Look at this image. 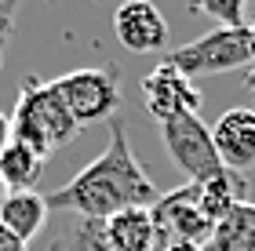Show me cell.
Here are the masks:
<instances>
[{
  "label": "cell",
  "instance_id": "obj_1",
  "mask_svg": "<svg viewBox=\"0 0 255 251\" xmlns=\"http://www.w3.org/2000/svg\"><path fill=\"white\" fill-rule=\"evenodd\" d=\"M160 197L153 178L142 171L138 157L128 142V128L121 113L110 120V142L88 167H80L73 178L48 193V211L77 215V219H95L106 222L110 215L128 211V208H153Z\"/></svg>",
  "mask_w": 255,
  "mask_h": 251
},
{
  "label": "cell",
  "instance_id": "obj_2",
  "mask_svg": "<svg viewBox=\"0 0 255 251\" xmlns=\"http://www.w3.org/2000/svg\"><path fill=\"white\" fill-rule=\"evenodd\" d=\"M7 124H11V139L29 146L44 161H48L59 146L73 142V135L80 131L77 120L69 117L62 95L55 91V81H40V77H26V81H22Z\"/></svg>",
  "mask_w": 255,
  "mask_h": 251
},
{
  "label": "cell",
  "instance_id": "obj_3",
  "mask_svg": "<svg viewBox=\"0 0 255 251\" xmlns=\"http://www.w3.org/2000/svg\"><path fill=\"white\" fill-rule=\"evenodd\" d=\"M179 73L193 77H212V73H230V70H252L255 66V26H234V29H212L182 48L168 51V59Z\"/></svg>",
  "mask_w": 255,
  "mask_h": 251
},
{
  "label": "cell",
  "instance_id": "obj_4",
  "mask_svg": "<svg viewBox=\"0 0 255 251\" xmlns=\"http://www.w3.org/2000/svg\"><path fill=\"white\" fill-rule=\"evenodd\" d=\"M55 91L62 95L69 117L77 120V128L113 120L121 113V73H117V66L73 70V73L55 81Z\"/></svg>",
  "mask_w": 255,
  "mask_h": 251
},
{
  "label": "cell",
  "instance_id": "obj_5",
  "mask_svg": "<svg viewBox=\"0 0 255 251\" xmlns=\"http://www.w3.org/2000/svg\"><path fill=\"white\" fill-rule=\"evenodd\" d=\"M160 139H164V150L171 157V164H175L193 186H201V182H208L212 175L223 171V161H219L215 142H212V128H208L197 113L160 124Z\"/></svg>",
  "mask_w": 255,
  "mask_h": 251
},
{
  "label": "cell",
  "instance_id": "obj_6",
  "mask_svg": "<svg viewBox=\"0 0 255 251\" xmlns=\"http://www.w3.org/2000/svg\"><path fill=\"white\" fill-rule=\"evenodd\" d=\"M149 211H153V222H157V244L182 241V244L204 248L212 241L215 222L208 219V211L201 208V189H197L193 182L164 193V197H157Z\"/></svg>",
  "mask_w": 255,
  "mask_h": 251
},
{
  "label": "cell",
  "instance_id": "obj_7",
  "mask_svg": "<svg viewBox=\"0 0 255 251\" xmlns=\"http://www.w3.org/2000/svg\"><path fill=\"white\" fill-rule=\"evenodd\" d=\"M142 102L157 124H168L175 117H190L201 109V91L171 62H157V70L142 77Z\"/></svg>",
  "mask_w": 255,
  "mask_h": 251
},
{
  "label": "cell",
  "instance_id": "obj_8",
  "mask_svg": "<svg viewBox=\"0 0 255 251\" xmlns=\"http://www.w3.org/2000/svg\"><path fill=\"white\" fill-rule=\"evenodd\" d=\"M113 33L135 55H153L168 48V18L153 0H124L113 11Z\"/></svg>",
  "mask_w": 255,
  "mask_h": 251
},
{
  "label": "cell",
  "instance_id": "obj_9",
  "mask_svg": "<svg viewBox=\"0 0 255 251\" xmlns=\"http://www.w3.org/2000/svg\"><path fill=\"white\" fill-rule=\"evenodd\" d=\"M212 142L223 167L241 171L255 167V106H234L215 120Z\"/></svg>",
  "mask_w": 255,
  "mask_h": 251
},
{
  "label": "cell",
  "instance_id": "obj_10",
  "mask_svg": "<svg viewBox=\"0 0 255 251\" xmlns=\"http://www.w3.org/2000/svg\"><path fill=\"white\" fill-rule=\"evenodd\" d=\"M106 251H157V222L149 208H128L102 222Z\"/></svg>",
  "mask_w": 255,
  "mask_h": 251
},
{
  "label": "cell",
  "instance_id": "obj_11",
  "mask_svg": "<svg viewBox=\"0 0 255 251\" xmlns=\"http://www.w3.org/2000/svg\"><path fill=\"white\" fill-rule=\"evenodd\" d=\"M48 215H51L48 211V200H44V193H37V189L7 193V197L0 200V222H4L22 244H29L33 237L44 233Z\"/></svg>",
  "mask_w": 255,
  "mask_h": 251
},
{
  "label": "cell",
  "instance_id": "obj_12",
  "mask_svg": "<svg viewBox=\"0 0 255 251\" xmlns=\"http://www.w3.org/2000/svg\"><path fill=\"white\" fill-rule=\"evenodd\" d=\"M44 175V157L33 153L29 146H22L15 139H7V146L0 150V178H4L7 193L33 189Z\"/></svg>",
  "mask_w": 255,
  "mask_h": 251
},
{
  "label": "cell",
  "instance_id": "obj_13",
  "mask_svg": "<svg viewBox=\"0 0 255 251\" xmlns=\"http://www.w3.org/2000/svg\"><path fill=\"white\" fill-rule=\"evenodd\" d=\"M215 251H255V204L241 200L237 208H230L212 230Z\"/></svg>",
  "mask_w": 255,
  "mask_h": 251
},
{
  "label": "cell",
  "instance_id": "obj_14",
  "mask_svg": "<svg viewBox=\"0 0 255 251\" xmlns=\"http://www.w3.org/2000/svg\"><path fill=\"white\" fill-rule=\"evenodd\" d=\"M201 208L208 211V219L219 222L230 208H237L241 200H245V193H248V178L241 175V171H230L223 167L219 175H212L208 182H201Z\"/></svg>",
  "mask_w": 255,
  "mask_h": 251
},
{
  "label": "cell",
  "instance_id": "obj_15",
  "mask_svg": "<svg viewBox=\"0 0 255 251\" xmlns=\"http://www.w3.org/2000/svg\"><path fill=\"white\" fill-rule=\"evenodd\" d=\"M190 7L204 18H215L219 29H234L245 26V0H190Z\"/></svg>",
  "mask_w": 255,
  "mask_h": 251
},
{
  "label": "cell",
  "instance_id": "obj_16",
  "mask_svg": "<svg viewBox=\"0 0 255 251\" xmlns=\"http://www.w3.org/2000/svg\"><path fill=\"white\" fill-rule=\"evenodd\" d=\"M0 251H29V244H22L18 237L11 233L4 222H0Z\"/></svg>",
  "mask_w": 255,
  "mask_h": 251
},
{
  "label": "cell",
  "instance_id": "obj_17",
  "mask_svg": "<svg viewBox=\"0 0 255 251\" xmlns=\"http://www.w3.org/2000/svg\"><path fill=\"white\" fill-rule=\"evenodd\" d=\"M157 251H201L197 244H182V241H168V244H157Z\"/></svg>",
  "mask_w": 255,
  "mask_h": 251
},
{
  "label": "cell",
  "instance_id": "obj_18",
  "mask_svg": "<svg viewBox=\"0 0 255 251\" xmlns=\"http://www.w3.org/2000/svg\"><path fill=\"white\" fill-rule=\"evenodd\" d=\"M7 139H11V124H7V113H0V150L7 146Z\"/></svg>",
  "mask_w": 255,
  "mask_h": 251
},
{
  "label": "cell",
  "instance_id": "obj_19",
  "mask_svg": "<svg viewBox=\"0 0 255 251\" xmlns=\"http://www.w3.org/2000/svg\"><path fill=\"white\" fill-rule=\"evenodd\" d=\"M7 197V186H4V178H0V200H4Z\"/></svg>",
  "mask_w": 255,
  "mask_h": 251
},
{
  "label": "cell",
  "instance_id": "obj_20",
  "mask_svg": "<svg viewBox=\"0 0 255 251\" xmlns=\"http://www.w3.org/2000/svg\"><path fill=\"white\" fill-rule=\"evenodd\" d=\"M0 4H4V0H0Z\"/></svg>",
  "mask_w": 255,
  "mask_h": 251
}]
</instances>
